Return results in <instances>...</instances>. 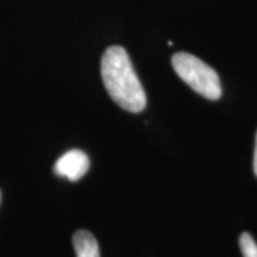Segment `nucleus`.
Instances as JSON below:
<instances>
[{"mask_svg": "<svg viewBox=\"0 0 257 257\" xmlns=\"http://www.w3.org/2000/svg\"><path fill=\"white\" fill-rule=\"evenodd\" d=\"M253 172L257 176V134H256V141H255V152H253Z\"/></svg>", "mask_w": 257, "mask_h": 257, "instance_id": "6", "label": "nucleus"}, {"mask_svg": "<svg viewBox=\"0 0 257 257\" xmlns=\"http://www.w3.org/2000/svg\"><path fill=\"white\" fill-rule=\"evenodd\" d=\"M73 245L76 257H100L99 244L89 231H76L73 236Z\"/></svg>", "mask_w": 257, "mask_h": 257, "instance_id": "4", "label": "nucleus"}, {"mask_svg": "<svg viewBox=\"0 0 257 257\" xmlns=\"http://www.w3.org/2000/svg\"><path fill=\"white\" fill-rule=\"evenodd\" d=\"M173 68L193 91L210 100L221 96L219 75L212 67L188 53H176L172 57Z\"/></svg>", "mask_w": 257, "mask_h": 257, "instance_id": "2", "label": "nucleus"}, {"mask_svg": "<svg viewBox=\"0 0 257 257\" xmlns=\"http://www.w3.org/2000/svg\"><path fill=\"white\" fill-rule=\"evenodd\" d=\"M0 200H2V192H0Z\"/></svg>", "mask_w": 257, "mask_h": 257, "instance_id": "7", "label": "nucleus"}, {"mask_svg": "<svg viewBox=\"0 0 257 257\" xmlns=\"http://www.w3.org/2000/svg\"><path fill=\"white\" fill-rule=\"evenodd\" d=\"M100 70L106 91L115 104L131 113L146 108V92L124 48H107L101 57Z\"/></svg>", "mask_w": 257, "mask_h": 257, "instance_id": "1", "label": "nucleus"}, {"mask_svg": "<svg viewBox=\"0 0 257 257\" xmlns=\"http://www.w3.org/2000/svg\"><path fill=\"white\" fill-rule=\"evenodd\" d=\"M89 169V159L79 149H72L64 153L54 166L56 175L68 179L69 181H79Z\"/></svg>", "mask_w": 257, "mask_h": 257, "instance_id": "3", "label": "nucleus"}, {"mask_svg": "<svg viewBox=\"0 0 257 257\" xmlns=\"http://www.w3.org/2000/svg\"><path fill=\"white\" fill-rule=\"evenodd\" d=\"M239 248L243 257H257V243L249 232H243L240 234Z\"/></svg>", "mask_w": 257, "mask_h": 257, "instance_id": "5", "label": "nucleus"}]
</instances>
